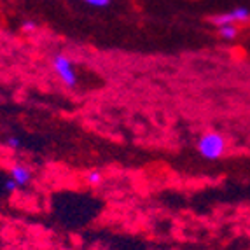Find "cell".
I'll return each instance as SVG.
<instances>
[{
  "label": "cell",
  "mask_w": 250,
  "mask_h": 250,
  "mask_svg": "<svg viewBox=\"0 0 250 250\" xmlns=\"http://www.w3.org/2000/svg\"><path fill=\"white\" fill-rule=\"evenodd\" d=\"M196 149L201 158L208 159V161H215V159L224 156L226 138L221 133H217V131H207V133L198 138Z\"/></svg>",
  "instance_id": "cell-1"
},
{
  "label": "cell",
  "mask_w": 250,
  "mask_h": 250,
  "mask_svg": "<svg viewBox=\"0 0 250 250\" xmlns=\"http://www.w3.org/2000/svg\"><path fill=\"white\" fill-rule=\"evenodd\" d=\"M53 70L56 72L58 79L63 83V86L68 89H74L79 83L77 79V72H75L74 65H72L70 58L65 56V54L58 53L53 56Z\"/></svg>",
  "instance_id": "cell-2"
},
{
  "label": "cell",
  "mask_w": 250,
  "mask_h": 250,
  "mask_svg": "<svg viewBox=\"0 0 250 250\" xmlns=\"http://www.w3.org/2000/svg\"><path fill=\"white\" fill-rule=\"evenodd\" d=\"M250 20V11L247 7H236L233 9L231 13H226V14H217V16L212 18V23L217 26H222V25H234L238 21H247Z\"/></svg>",
  "instance_id": "cell-3"
},
{
  "label": "cell",
  "mask_w": 250,
  "mask_h": 250,
  "mask_svg": "<svg viewBox=\"0 0 250 250\" xmlns=\"http://www.w3.org/2000/svg\"><path fill=\"white\" fill-rule=\"evenodd\" d=\"M9 179H13L18 188L21 189V188L30 186V182L34 179V173H32L30 167H26L23 163H16V165H13L11 171H9Z\"/></svg>",
  "instance_id": "cell-4"
},
{
  "label": "cell",
  "mask_w": 250,
  "mask_h": 250,
  "mask_svg": "<svg viewBox=\"0 0 250 250\" xmlns=\"http://www.w3.org/2000/svg\"><path fill=\"white\" fill-rule=\"evenodd\" d=\"M84 182L88 184L89 188H98L104 182V173L100 170H96V168H91V170L84 173Z\"/></svg>",
  "instance_id": "cell-5"
},
{
  "label": "cell",
  "mask_w": 250,
  "mask_h": 250,
  "mask_svg": "<svg viewBox=\"0 0 250 250\" xmlns=\"http://www.w3.org/2000/svg\"><path fill=\"white\" fill-rule=\"evenodd\" d=\"M219 35H221L222 39H226V41H233V39H236L238 30L234 25H222V26H219Z\"/></svg>",
  "instance_id": "cell-6"
},
{
  "label": "cell",
  "mask_w": 250,
  "mask_h": 250,
  "mask_svg": "<svg viewBox=\"0 0 250 250\" xmlns=\"http://www.w3.org/2000/svg\"><path fill=\"white\" fill-rule=\"evenodd\" d=\"M5 146L11 147V149H14V150H18V149H21V147H23V142H21L18 137H13V135H11V137L5 138Z\"/></svg>",
  "instance_id": "cell-7"
},
{
  "label": "cell",
  "mask_w": 250,
  "mask_h": 250,
  "mask_svg": "<svg viewBox=\"0 0 250 250\" xmlns=\"http://www.w3.org/2000/svg\"><path fill=\"white\" fill-rule=\"evenodd\" d=\"M18 189H20V188H18L16 182H14L13 179H7V180L4 182V191L7 192V194H13V192H16Z\"/></svg>",
  "instance_id": "cell-8"
},
{
  "label": "cell",
  "mask_w": 250,
  "mask_h": 250,
  "mask_svg": "<svg viewBox=\"0 0 250 250\" xmlns=\"http://www.w3.org/2000/svg\"><path fill=\"white\" fill-rule=\"evenodd\" d=\"M84 2H88L91 5H96V7H105V5L110 4V0H84Z\"/></svg>",
  "instance_id": "cell-9"
},
{
  "label": "cell",
  "mask_w": 250,
  "mask_h": 250,
  "mask_svg": "<svg viewBox=\"0 0 250 250\" xmlns=\"http://www.w3.org/2000/svg\"><path fill=\"white\" fill-rule=\"evenodd\" d=\"M35 28H37V25H35L34 21H25L23 23V30H26V32H34Z\"/></svg>",
  "instance_id": "cell-10"
}]
</instances>
